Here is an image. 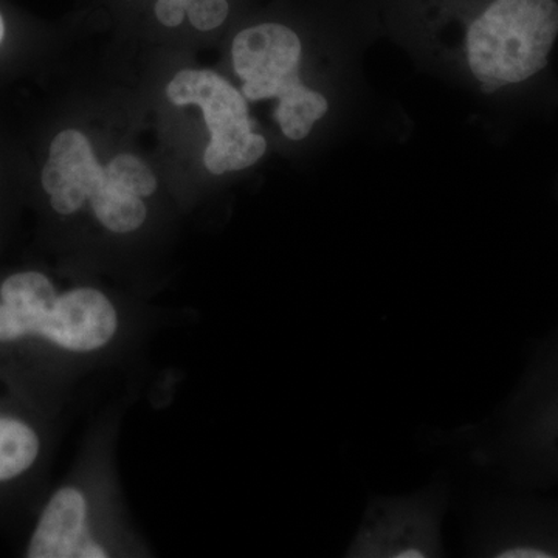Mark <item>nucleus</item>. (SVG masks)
I'll return each instance as SVG.
<instances>
[{
  "instance_id": "obj_1",
  "label": "nucleus",
  "mask_w": 558,
  "mask_h": 558,
  "mask_svg": "<svg viewBox=\"0 0 558 558\" xmlns=\"http://www.w3.org/2000/svg\"><path fill=\"white\" fill-rule=\"evenodd\" d=\"M379 28L421 68L492 97L548 68L558 36V3L392 0Z\"/></svg>"
},
{
  "instance_id": "obj_2",
  "label": "nucleus",
  "mask_w": 558,
  "mask_h": 558,
  "mask_svg": "<svg viewBox=\"0 0 558 558\" xmlns=\"http://www.w3.org/2000/svg\"><path fill=\"white\" fill-rule=\"evenodd\" d=\"M119 329L112 301L92 288L0 301V347L13 357L27 349L92 352L110 343Z\"/></svg>"
},
{
  "instance_id": "obj_3",
  "label": "nucleus",
  "mask_w": 558,
  "mask_h": 558,
  "mask_svg": "<svg viewBox=\"0 0 558 558\" xmlns=\"http://www.w3.org/2000/svg\"><path fill=\"white\" fill-rule=\"evenodd\" d=\"M449 505L446 487L432 486L403 497L371 501L357 534L348 546V557H442L444 513Z\"/></svg>"
},
{
  "instance_id": "obj_4",
  "label": "nucleus",
  "mask_w": 558,
  "mask_h": 558,
  "mask_svg": "<svg viewBox=\"0 0 558 558\" xmlns=\"http://www.w3.org/2000/svg\"><path fill=\"white\" fill-rule=\"evenodd\" d=\"M50 207L61 216L75 215L106 182L89 138L76 130L61 131L50 145L49 160L40 175Z\"/></svg>"
},
{
  "instance_id": "obj_5",
  "label": "nucleus",
  "mask_w": 558,
  "mask_h": 558,
  "mask_svg": "<svg viewBox=\"0 0 558 558\" xmlns=\"http://www.w3.org/2000/svg\"><path fill=\"white\" fill-rule=\"evenodd\" d=\"M304 40L281 22H260L238 33L231 44V62L242 83H270L299 65Z\"/></svg>"
},
{
  "instance_id": "obj_6",
  "label": "nucleus",
  "mask_w": 558,
  "mask_h": 558,
  "mask_svg": "<svg viewBox=\"0 0 558 558\" xmlns=\"http://www.w3.org/2000/svg\"><path fill=\"white\" fill-rule=\"evenodd\" d=\"M167 95L175 106L201 108L211 135L253 123L244 94L213 70H182L168 84Z\"/></svg>"
},
{
  "instance_id": "obj_7",
  "label": "nucleus",
  "mask_w": 558,
  "mask_h": 558,
  "mask_svg": "<svg viewBox=\"0 0 558 558\" xmlns=\"http://www.w3.org/2000/svg\"><path fill=\"white\" fill-rule=\"evenodd\" d=\"M87 531V499L76 487L58 488L40 509L25 557L80 558Z\"/></svg>"
},
{
  "instance_id": "obj_8",
  "label": "nucleus",
  "mask_w": 558,
  "mask_h": 558,
  "mask_svg": "<svg viewBox=\"0 0 558 558\" xmlns=\"http://www.w3.org/2000/svg\"><path fill=\"white\" fill-rule=\"evenodd\" d=\"M43 451L38 425L20 413L0 409V492L31 478Z\"/></svg>"
},
{
  "instance_id": "obj_9",
  "label": "nucleus",
  "mask_w": 558,
  "mask_h": 558,
  "mask_svg": "<svg viewBox=\"0 0 558 558\" xmlns=\"http://www.w3.org/2000/svg\"><path fill=\"white\" fill-rule=\"evenodd\" d=\"M269 143L253 123L213 134L204 154L205 168L211 174L240 172L255 167L266 156Z\"/></svg>"
},
{
  "instance_id": "obj_10",
  "label": "nucleus",
  "mask_w": 558,
  "mask_h": 558,
  "mask_svg": "<svg viewBox=\"0 0 558 558\" xmlns=\"http://www.w3.org/2000/svg\"><path fill=\"white\" fill-rule=\"evenodd\" d=\"M90 205L101 226L117 234L138 230L148 216V208L142 197L112 185L108 180L100 190L95 191Z\"/></svg>"
},
{
  "instance_id": "obj_11",
  "label": "nucleus",
  "mask_w": 558,
  "mask_h": 558,
  "mask_svg": "<svg viewBox=\"0 0 558 558\" xmlns=\"http://www.w3.org/2000/svg\"><path fill=\"white\" fill-rule=\"evenodd\" d=\"M106 180L138 197L156 193L157 178L153 170L132 154H119L105 167Z\"/></svg>"
},
{
  "instance_id": "obj_12",
  "label": "nucleus",
  "mask_w": 558,
  "mask_h": 558,
  "mask_svg": "<svg viewBox=\"0 0 558 558\" xmlns=\"http://www.w3.org/2000/svg\"><path fill=\"white\" fill-rule=\"evenodd\" d=\"M230 5L227 0H191L189 11L190 22L201 32L215 31L227 21Z\"/></svg>"
},
{
  "instance_id": "obj_13",
  "label": "nucleus",
  "mask_w": 558,
  "mask_h": 558,
  "mask_svg": "<svg viewBox=\"0 0 558 558\" xmlns=\"http://www.w3.org/2000/svg\"><path fill=\"white\" fill-rule=\"evenodd\" d=\"M191 0H157L156 16L165 27H178L185 20Z\"/></svg>"
},
{
  "instance_id": "obj_14",
  "label": "nucleus",
  "mask_w": 558,
  "mask_h": 558,
  "mask_svg": "<svg viewBox=\"0 0 558 558\" xmlns=\"http://www.w3.org/2000/svg\"><path fill=\"white\" fill-rule=\"evenodd\" d=\"M5 38V22H3L2 14H0V44Z\"/></svg>"
}]
</instances>
